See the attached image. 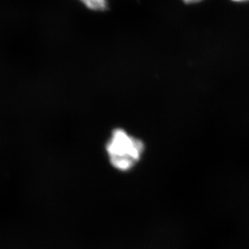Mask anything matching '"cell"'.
<instances>
[{"label": "cell", "mask_w": 249, "mask_h": 249, "mask_svg": "<svg viewBox=\"0 0 249 249\" xmlns=\"http://www.w3.org/2000/svg\"><path fill=\"white\" fill-rule=\"evenodd\" d=\"M145 143L141 138L122 127L111 131L105 144L109 165L120 173H128L140 164L145 153Z\"/></svg>", "instance_id": "obj_1"}, {"label": "cell", "mask_w": 249, "mask_h": 249, "mask_svg": "<svg viewBox=\"0 0 249 249\" xmlns=\"http://www.w3.org/2000/svg\"><path fill=\"white\" fill-rule=\"evenodd\" d=\"M86 8L94 12H105L109 9V0H78Z\"/></svg>", "instance_id": "obj_2"}, {"label": "cell", "mask_w": 249, "mask_h": 249, "mask_svg": "<svg viewBox=\"0 0 249 249\" xmlns=\"http://www.w3.org/2000/svg\"><path fill=\"white\" fill-rule=\"evenodd\" d=\"M202 1L203 0H182V2H185L186 4H195V3H198Z\"/></svg>", "instance_id": "obj_3"}, {"label": "cell", "mask_w": 249, "mask_h": 249, "mask_svg": "<svg viewBox=\"0 0 249 249\" xmlns=\"http://www.w3.org/2000/svg\"><path fill=\"white\" fill-rule=\"evenodd\" d=\"M233 2H249V0H231Z\"/></svg>", "instance_id": "obj_4"}]
</instances>
